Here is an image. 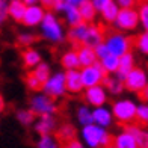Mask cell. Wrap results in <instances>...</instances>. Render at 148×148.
Wrapping results in <instances>:
<instances>
[{"instance_id": "25", "label": "cell", "mask_w": 148, "mask_h": 148, "mask_svg": "<svg viewBox=\"0 0 148 148\" xmlns=\"http://www.w3.org/2000/svg\"><path fill=\"white\" fill-rule=\"evenodd\" d=\"M101 85L104 86V88H107V91L112 92V94H119L121 91L124 89L123 80L118 79L116 76H106V77L103 79Z\"/></svg>"}, {"instance_id": "12", "label": "cell", "mask_w": 148, "mask_h": 148, "mask_svg": "<svg viewBox=\"0 0 148 148\" xmlns=\"http://www.w3.org/2000/svg\"><path fill=\"white\" fill-rule=\"evenodd\" d=\"M45 11L42 6H38V5H29L26 6V11H24V15L21 23L29 26V27H33V26H38L39 23L42 21Z\"/></svg>"}, {"instance_id": "8", "label": "cell", "mask_w": 148, "mask_h": 148, "mask_svg": "<svg viewBox=\"0 0 148 148\" xmlns=\"http://www.w3.org/2000/svg\"><path fill=\"white\" fill-rule=\"evenodd\" d=\"M42 91L45 95H49L51 98L62 97L65 91V74L64 73H56L55 76H51L47 79V82L42 85Z\"/></svg>"}, {"instance_id": "27", "label": "cell", "mask_w": 148, "mask_h": 148, "mask_svg": "<svg viewBox=\"0 0 148 148\" xmlns=\"http://www.w3.org/2000/svg\"><path fill=\"white\" fill-rule=\"evenodd\" d=\"M60 62H62V65L65 66L66 70H77L79 66H80L79 58H77V51H76V50L66 51L65 55L62 56V59H60Z\"/></svg>"}, {"instance_id": "38", "label": "cell", "mask_w": 148, "mask_h": 148, "mask_svg": "<svg viewBox=\"0 0 148 148\" xmlns=\"http://www.w3.org/2000/svg\"><path fill=\"white\" fill-rule=\"evenodd\" d=\"M35 41H36V36L32 35V33H21V35H18V38H17V44L21 45V47H29Z\"/></svg>"}, {"instance_id": "37", "label": "cell", "mask_w": 148, "mask_h": 148, "mask_svg": "<svg viewBox=\"0 0 148 148\" xmlns=\"http://www.w3.org/2000/svg\"><path fill=\"white\" fill-rule=\"evenodd\" d=\"M26 85H27V88L32 89V91H39V89H42V85L39 83V80L32 74V71L26 74Z\"/></svg>"}, {"instance_id": "34", "label": "cell", "mask_w": 148, "mask_h": 148, "mask_svg": "<svg viewBox=\"0 0 148 148\" xmlns=\"http://www.w3.org/2000/svg\"><path fill=\"white\" fill-rule=\"evenodd\" d=\"M38 148H59V142L50 134H42L38 140Z\"/></svg>"}, {"instance_id": "7", "label": "cell", "mask_w": 148, "mask_h": 148, "mask_svg": "<svg viewBox=\"0 0 148 148\" xmlns=\"http://www.w3.org/2000/svg\"><path fill=\"white\" fill-rule=\"evenodd\" d=\"M115 26L119 30H133L138 27L139 24V17L138 11H134L133 8H121L116 14L115 18Z\"/></svg>"}, {"instance_id": "23", "label": "cell", "mask_w": 148, "mask_h": 148, "mask_svg": "<svg viewBox=\"0 0 148 148\" xmlns=\"http://www.w3.org/2000/svg\"><path fill=\"white\" fill-rule=\"evenodd\" d=\"M26 11V3L23 0H11L8 6V15H11L15 21H21Z\"/></svg>"}, {"instance_id": "45", "label": "cell", "mask_w": 148, "mask_h": 148, "mask_svg": "<svg viewBox=\"0 0 148 148\" xmlns=\"http://www.w3.org/2000/svg\"><path fill=\"white\" fill-rule=\"evenodd\" d=\"M65 3H70V5H73V6H79L80 3L83 2V0H64Z\"/></svg>"}, {"instance_id": "2", "label": "cell", "mask_w": 148, "mask_h": 148, "mask_svg": "<svg viewBox=\"0 0 148 148\" xmlns=\"http://www.w3.org/2000/svg\"><path fill=\"white\" fill-rule=\"evenodd\" d=\"M104 44L107 47L112 55L115 56H123L124 53L130 51L132 47H133V38L130 36H125L119 32H107L106 36H104Z\"/></svg>"}, {"instance_id": "24", "label": "cell", "mask_w": 148, "mask_h": 148, "mask_svg": "<svg viewBox=\"0 0 148 148\" xmlns=\"http://www.w3.org/2000/svg\"><path fill=\"white\" fill-rule=\"evenodd\" d=\"M62 11H64V14H65L66 23H68L71 27H73V26H77L79 23H82V18H80L77 6H73V5H70V3H64Z\"/></svg>"}, {"instance_id": "43", "label": "cell", "mask_w": 148, "mask_h": 148, "mask_svg": "<svg viewBox=\"0 0 148 148\" xmlns=\"http://www.w3.org/2000/svg\"><path fill=\"white\" fill-rule=\"evenodd\" d=\"M6 17H8V6H2L0 8V27H2V24L5 23V20H6Z\"/></svg>"}, {"instance_id": "31", "label": "cell", "mask_w": 148, "mask_h": 148, "mask_svg": "<svg viewBox=\"0 0 148 148\" xmlns=\"http://www.w3.org/2000/svg\"><path fill=\"white\" fill-rule=\"evenodd\" d=\"M134 121L139 125H148V103L136 106V116Z\"/></svg>"}, {"instance_id": "3", "label": "cell", "mask_w": 148, "mask_h": 148, "mask_svg": "<svg viewBox=\"0 0 148 148\" xmlns=\"http://www.w3.org/2000/svg\"><path fill=\"white\" fill-rule=\"evenodd\" d=\"M113 116L118 123L123 125H130L134 123V116H136V104L130 100H121V101L113 103L112 107Z\"/></svg>"}, {"instance_id": "39", "label": "cell", "mask_w": 148, "mask_h": 148, "mask_svg": "<svg viewBox=\"0 0 148 148\" xmlns=\"http://www.w3.org/2000/svg\"><path fill=\"white\" fill-rule=\"evenodd\" d=\"M42 8L47 9H55V11H62L64 8V0H41Z\"/></svg>"}, {"instance_id": "29", "label": "cell", "mask_w": 148, "mask_h": 148, "mask_svg": "<svg viewBox=\"0 0 148 148\" xmlns=\"http://www.w3.org/2000/svg\"><path fill=\"white\" fill-rule=\"evenodd\" d=\"M100 64H101V66L104 68L106 73H115L118 70V64H119V58L112 55V53H109V55H106L104 58L100 59Z\"/></svg>"}, {"instance_id": "48", "label": "cell", "mask_w": 148, "mask_h": 148, "mask_svg": "<svg viewBox=\"0 0 148 148\" xmlns=\"http://www.w3.org/2000/svg\"><path fill=\"white\" fill-rule=\"evenodd\" d=\"M6 3H5V0H0V8H2V6H5Z\"/></svg>"}, {"instance_id": "33", "label": "cell", "mask_w": 148, "mask_h": 148, "mask_svg": "<svg viewBox=\"0 0 148 148\" xmlns=\"http://www.w3.org/2000/svg\"><path fill=\"white\" fill-rule=\"evenodd\" d=\"M77 119H79V123H80V124H83V125L92 124V123H94V121H92V112H91V110H89L86 106L79 107V112H77Z\"/></svg>"}, {"instance_id": "41", "label": "cell", "mask_w": 148, "mask_h": 148, "mask_svg": "<svg viewBox=\"0 0 148 148\" xmlns=\"http://www.w3.org/2000/svg\"><path fill=\"white\" fill-rule=\"evenodd\" d=\"M109 2H112V0H91V3L94 5V8L97 11H101Z\"/></svg>"}, {"instance_id": "1", "label": "cell", "mask_w": 148, "mask_h": 148, "mask_svg": "<svg viewBox=\"0 0 148 148\" xmlns=\"http://www.w3.org/2000/svg\"><path fill=\"white\" fill-rule=\"evenodd\" d=\"M83 139H85V142L88 144L91 148H98V147H107L110 142H112V136L109 133H107L103 127H100L97 124H88V125H85L83 127Z\"/></svg>"}, {"instance_id": "32", "label": "cell", "mask_w": 148, "mask_h": 148, "mask_svg": "<svg viewBox=\"0 0 148 148\" xmlns=\"http://www.w3.org/2000/svg\"><path fill=\"white\" fill-rule=\"evenodd\" d=\"M133 45H136L139 51L148 55V30L140 33L138 38H133Z\"/></svg>"}, {"instance_id": "21", "label": "cell", "mask_w": 148, "mask_h": 148, "mask_svg": "<svg viewBox=\"0 0 148 148\" xmlns=\"http://www.w3.org/2000/svg\"><path fill=\"white\" fill-rule=\"evenodd\" d=\"M55 139L58 140V142L60 145H64L65 142H68V140L74 139V136H76V129L71 125V124H62L59 127V129L56 130V134H55Z\"/></svg>"}, {"instance_id": "28", "label": "cell", "mask_w": 148, "mask_h": 148, "mask_svg": "<svg viewBox=\"0 0 148 148\" xmlns=\"http://www.w3.org/2000/svg\"><path fill=\"white\" fill-rule=\"evenodd\" d=\"M118 11H119V6H118V5L112 0V2L107 3V5L104 6V8H103L101 11H100V12H101L103 20H104L106 23H113V21H115V18H116Z\"/></svg>"}, {"instance_id": "5", "label": "cell", "mask_w": 148, "mask_h": 148, "mask_svg": "<svg viewBox=\"0 0 148 148\" xmlns=\"http://www.w3.org/2000/svg\"><path fill=\"white\" fill-rule=\"evenodd\" d=\"M107 76V73L101 66L100 62H95L89 66H83V70L80 71V77H82L83 88H89V86L101 85L103 79Z\"/></svg>"}, {"instance_id": "9", "label": "cell", "mask_w": 148, "mask_h": 148, "mask_svg": "<svg viewBox=\"0 0 148 148\" xmlns=\"http://www.w3.org/2000/svg\"><path fill=\"white\" fill-rule=\"evenodd\" d=\"M30 110L35 115H44V113H56L58 106L55 104V100L49 95H35L30 100Z\"/></svg>"}, {"instance_id": "49", "label": "cell", "mask_w": 148, "mask_h": 148, "mask_svg": "<svg viewBox=\"0 0 148 148\" xmlns=\"http://www.w3.org/2000/svg\"><path fill=\"white\" fill-rule=\"evenodd\" d=\"M138 2H139V3H142V2H148V0H136V3H138Z\"/></svg>"}, {"instance_id": "46", "label": "cell", "mask_w": 148, "mask_h": 148, "mask_svg": "<svg viewBox=\"0 0 148 148\" xmlns=\"http://www.w3.org/2000/svg\"><path fill=\"white\" fill-rule=\"evenodd\" d=\"M5 109V100H3V97L0 95V112H2Z\"/></svg>"}, {"instance_id": "4", "label": "cell", "mask_w": 148, "mask_h": 148, "mask_svg": "<svg viewBox=\"0 0 148 148\" xmlns=\"http://www.w3.org/2000/svg\"><path fill=\"white\" fill-rule=\"evenodd\" d=\"M41 30H42V35L49 41L60 42L64 39V32H62V27H60V23L51 12H45L44 14V18L41 21Z\"/></svg>"}, {"instance_id": "20", "label": "cell", "mask_w": 148, "mask_h": 148, "mask_svg": "<svg viewBox=\"0 0 148 148\" xmlns=\"http://www.w3.org/2000/svg\"><path fill=\"white\" fill-rule=\"evenodd\" d=\"M92 121H94V124H97L100 127H107L112 123V115L106 107L100 106L92 112Z\"/></svg>"}, {"instance_id": "19", "label": "cell", "mask_w": 148, "mask_h": 148, "mask_svg": "<svg viewBox=\"0 0 148 148\" xmlns=\"http://www.w3.org/2000/svg\"><path fill=\"white\" fill-rule=\"evenodd\" d=\"M125 129L133 134L138 148H148V132L147 130L140 129V127H138V125H132V124L125 125Z\"/></svg>"}, {"instance_id": "47", "label": "cell", "mask_w": 148, "mask_h": 148, "mask_svg": "<svg viewBox=\"0 0 148 148\" xmlns=\"http://www.w3.org/2000/svg\"><path fill=\"white\" fill-rule=\"evenodd\" d=\"M23 2H24L26 5H35V3L38 2V0H23Z\"/></svg>"}, {"instance_id": "15", "label": "cell", "mask_w": 148, "mask_h": 148, "mask_svg": "<svg viewBox=\"0 0 148 148\" xmlns=\"http://www.w3.org/2000/svg\"><path fill=\"white\" fill-rule=\"evenodd\" d=\"M77 58H79L80 66H89L97 62V56H95L94 49L92 47H86V45L77 47Z\"/></svg>"}, {"instance_id": "13", "label": "cell", "mask_w": 148, "mask_h": 148, "mask_svg": "<svg viewBox=\"0 0 148 148\" xmlns=\"http://www.w3.org/2000/svg\"><path fill=\"white\" fill-rule=\"evenodd\" d=\"M65 91L70 94H80L83 91V83L79 70H68L65 73Z\"/></svg>"}, {"instance_id": "14", "label": "cell", "mask_w": 148, "mask_h": 148, "mask_svg": "<svg viewBox=\"0 0 148 148\" xmlns=\"http://www.w3.org/2000/svg\"><path fill=\"white\" fill-rule=\"evenodd\" d=\"M55 129H56V118L51 113H44V115H41L35 124V130L41 136L42 134H50Z\"/></svg>"}, {"instance_id": "40", "label": "cell", "mask_w": 148, "mask_h": 148, "mask_svg": "<svg viewBox=\"0 0 148 148\" xmlns=\"http://www.w3.org/2000/svg\"><path fill=\"white\" fill-rule=\"evenodd\" d=\"M62 148H83V145L80 144L76 138H74V139L68 140V142H65V144L62 145Z\"/></svg>"}, {"instance_id": "18", "label": "cell", "mask_w": 148, "mask_h": 148, "mask_svg": "<svg viewBox=\"0 0 148 148\" xmlns=\"http://www.w3.org/2000/svg\"><path fill=\"white\" fill-rule=\"evenodd\" d=\"M79 9V14L82 21L85 23H92L95 20V14H97V9L94 8V5L91 3V0H83L82 3L77 6Z\"/></svg>"}, {"instance_id": "26", "label": "cell", "mask_w": 148, "mask_h": 148, "mask_svg": "<svg viewBox=\"0 0 148 148\" xmlns=\"http://www.w3.org/2000/svg\"><path fill=\"white\" fill-rule=\"evenodd\" d=\"M21 59H23V64L26 68H35V66L41 62V56L36 50H32V49H26L21 53Z\"/></svg>"}, {"instance_id": "16", "label": "cell", "mask_w": 148, "mask_h": 148, "mask_svg": "<svg viewBox=\"0 0 148 148\" xmlns=\"http://www.w3.org/2000/svg\"><path fill=\"white\" fill-rule=\"evenodd\" d=\"M134 66V58L130 51H127L124 53L123 56H119V64H118V70L115 71L116 73V77L121 79V80H124L125 77V74L129 73L132 68Z\"/></svg>"}, {"instance_id": "30", "label": "cell", "mask_w": 148, "mask_h": 148, "mask_svg": "<svg viewBox=\"0 0 148 148\" xmlns=\"http://www.w3.org/2000/svg\"><path fill=\"white\" fill-rule=\"evenodd\" d=\"M32 74L39 80V83L44 85V83L47 82V79L50 77V68H49V65H45V64H41V62H39V64L35 66V70L32 71Z\"/></svg>"}, {"instance_id": "17", "label": "cell", "mask_w": 148, "mask_h": 148, "mask_svg": "<svg viewBox=\"0 0 148 148\" xmlns=\"http://www.w3.org/2000/svg\"><path fill=\"white\" fill-rule=\"evenodd\" d=\"M112 142H113V147L115 148H138L133 134L127 129H124V132H121L116 138H113Z\"/></svg>"}, {"instance_id": "35", "label": "cell", "mask_w": 148, "mask_h": 148, "mask_svg": "<svg viewBox=\"0 0 148 148\" xmlns=\"http://www.w3.org/2000/svg\"><path fill=\"white\" fill-rule=\"evenodd\" d=\"M138 17H139L140 24L144 26V29L148 30V2H142V3L139 5Z\"/></svg>"}, {"instance_id": "36", "label": "cell", "mask_w": 148, "mask_h": 148, "mask_svg": "<svg viewBox=\"0 0 148 148\" xmlns=\"http://www.w3.org/2000/svg\"><path fill=\"white\" fill-rule=\"evenodd\" d=\"M17 118L23 125H30V124H33V121H35V113L32 110H20L17 113Z\"/></svg>"}, {"instance_id": "11", "label": "cell", "mask_w": 148, "mask_h": 148, "mask_svg": "<svg viewBox=\"0 0 148 148\" xmlns=\"http://www.w3.org/2000/svg\"><path fill=\"white\" fill-rule=\"evenodd\" d=\"M85 100L89 104L100 107L106 103L107 100V94H106V88L103 85H95V86H89L85 91Z\"/></svg>"}, {"instance_id": "44", "label": "cell", "mask_w": 148, "mask_h": 148, "mask_svg": "<svg viewBox=\"0 0 148 148\" xmlns=\"http://www.w3.org/2000/svg\"><path fill=\"white\" fill-rule=\"evenodd\" d=\"M138 94H139V97L142 98L145 103H148V83L145 85V88H144L142 91H140V92H138Z\"/></svg>"}, {"instance_id": "10", "label": "cell", "mask_w": 148, "mask_h": 148, "mask_svg": "<svg viewBox=\"0 0 148 148\" xmlns=\"http://www.w3.org/2000/svg\"><path fill=\"white\" fill-rule=\"evenodd\" d=\"M106 33H107V29L104 27L103 24H89V23H88V27H86L83 41H82V45L92 47V49H94L95 45L101 44V42L104 41Z\"/></svg>"}, {"instance_id": "22", "label": "cell", "mask_w": 148, "mask_h": 148, "mask_svg": "<svg viewBox=\"0 0 148 148\" xmlns=\"http://www.w3.org/2000/svg\"><path fill=\"white\" fill-rule=\"evenodd\" d=\"M86 27H88V23H79L77 26H73L70 33H68V38H70V41L79 47V45H82V41H83V36H85V32H86Z\"/></svg>"}, {"instance_id": "42", "label": "cell", "mask_w": 148, "mask_h": 148, "mask_svg": "<svg viewBox=\"0 0 148 148\" xmlns=\"http://www.w3.org/2000/svg\"><path fill=\"white\" fill-rule=\"evenodd\" d=\"M136 0H116V5L119 8H133Z\"/></svg>"}, {"instance_id": "6", "label": "cell", "mask_w": 148, "mask_h": 148, "mask_svg": "<svg viewBox=\"0 0 148 148\" xmlns=\"http://www.w3.org/2000/svg\"><path fill=\"white\" fill-rule=\"evenodd\" d=\"M123 83H124V86L129 91H132V92H140L145 88V85L148 83L147 73L142 68H138V66L134 68V66H133V68L125 74Z\"/></svg>"}]
</instances>
